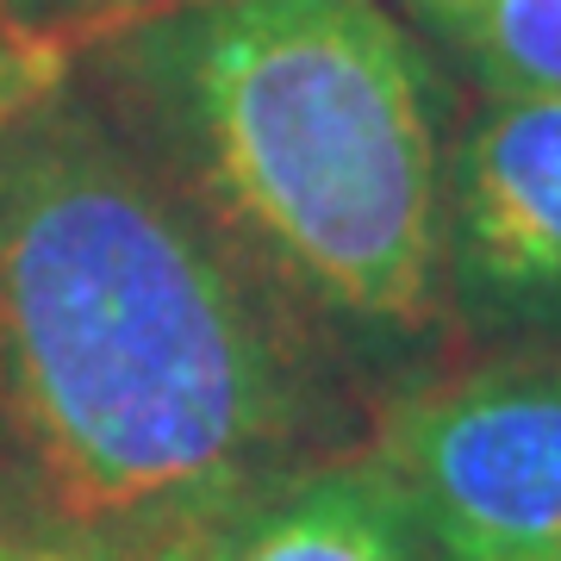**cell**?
Returning <instances> with one entry per match:
<instances>
[{"label":"cell","mask_w":561,"mask_h":561,"mask_svg":"<svg viewBox=\"0 0 561 561\" xmlns=\"http://www.w3.org/2000/svg\"><path fill=\"white\" fill-rule=\"evenodd\" d=\"M343 362L219 243L69 62L0 101V512L201 542L343 456Z\"/></svg>","instance_id":"cell-1"},{"label":"cell","mask_w":561,"mask_h":561,"mask_svg":"<svg viewBox=\"0 0 561 561\" xmlns=\"http://www.w3.org/2000/svg\"><path fill=\"white\" fill-rule=\"evenodd\" d=\"M69 69L343 375L443 324L437 101L381 0H181Z\"/></svg>","instance_id":"cell-2"},{"label":"cell","mask_w":561,"mask_h":561,"mask_svg":"<svg viewBox=\"0 0 561 561\" xmlns=\"http://www.w3.org/2000/svg\"><path fill=\"white\" fill-rule=\"evenodd\" d=\"M424 561H561V350L400 387L362 443Z\"/></svg>","instance_id":"cell-3"},{"label":"cell","mask_w":561,"mask_h":561,"mask_svg":"<svg viewBox=\"0 0 561 561\" xmlns=\"http://www.w3.org/2000/svg\"><path fill=\"white\" fill-rule=\"evenodd\" d=\"M443 312L493 350H561V94H486L443 157Z\"/></svg>","instance_id":"cell-4"},{"label":"cell","mask_w":561,"mask_h":561,"mask_svg":"<svg viewBox=\"0 0 561 561\" xmlns=\"http://www.w3.org/2000/svg\"><path fill=\"white\" fill-rule=\"evenodd\" d=\"M194 561H424L362 449L324 456L213 524Z\"/></svg>","instance_id":"cell-5"},{"label":"cell","mask_w":561,"mask_h":561,"mask_svg":"<svg viewBox=\"0 0 561 561\" xmlns=\"http://www.w3.org/2000/svg\"><path fill=\"white\" fill-rule=\"evenodd\" d=\"M486 94H561V0H400Z\"/></svg>","instance_id":"cell-6"},{"label":"cell","mask_w":561,"mask_h":561,"mask_svg":"<svg viewBox=\"0 0 561 561\" xmlns=\"http://www.w3.org/2000/svg\"><path fill=\"white\" fill-rule=\"evenodd\" d=\"M162 7H181V0H0V25L38 50L76 57L81 44L106 38L144 13H162Z\"/></svg>","instance_id":"cell-7"},{"label":"cell","mask_w":561,"mask_h":561,"mask_svg":"<svg viewBox=\"0 0 561 561\" xmlns=\"http://www.w3.org/2000/svg\"><path fill=\"white\" fill-rule=\"evenodd\" d=\"M201 542H169V549H138V542H94V537H62L38 530L0 512V561H194Z\"/></svg>","instance_id":"cell-8"},{"label":"cell","mask_w":561,"mask_h":561,"mask_svg":"<svg viewBox=\"0 0 561 561\" xmlns=\"http://www.w3.org/2000/svg\"><path fill=\"white\" fill-rule=\"evenodd\" d=\"M57 62H69V57H57V50H38V44L13 38V32L0 25V101H13L25 81H38L44 69H57Z\"/></svg>","instance_id":"cell-9"}]
</instances>
